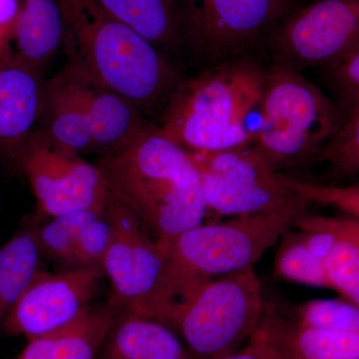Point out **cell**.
<instances>
[{"mask_svg": "<svg viewBox=\"0 0 359 359\" xmlns=\"http://www.w3.org/2000/svg\"><path fill=\"white\" fill-rule=\"evenodd\" d=\"M65 21V67L114 92L144 115L160 112L183 68L96 0H57Z\"/></svg>", "mask_w": 359, "mask_h": 359, "instance_id": "6da1fadb", "label": "cell"}, {"mask_svg": "<svg viewBox=\"0 0 359 359\" xmlns=\"http://www.w3.org/2000/svg\"><path fill=\"white\" fill-rule=\"evenodd\" d=\"M96 165L161 250L207 217L204 187L190 153L157 125L119 152L100 156Z\"/></svg>", "mask_w": 359, "mask_h": 359, "instance_id": "7a4b0ae2", "label": "cell"}, {"mask_svg": "<svg viewBox=\"0 0 359 359\" xmlns=\"http://www.w3.org/2000/svg\"><path fill=\"white\" fill-rule=\"evenodd\" d=\"M266 68L237 55L184 78L161 111L158 128L188 152H217L250 145V113L259 109Z\"/></svg>", "mask_w": 359, "mask_h": 359, "instance_id": "3957f363", "label": "cell"}, {"mask_svg": "<svg viewBox=\"0 0 359 359\" xmlns=\"http://www.w3.org/2000/svg\"><path fill=\"white\" fill-rule=\"evenodd\" d=\"M292 229L276 214L243 215L199 224L163 248L164 278L146 318L167 325L177 309L200 287L255 264Z\"/></svg>", "mask_w": 359, "mask_h": 359, "instance_id": "277c9868", "label": "cell"}, {"mask_svg": "<svg viewBox=\"0 0 359 359\" xmlns=\"http://www.w3.org/2000/svg\"><path fill=\"white\" fill-rule=\"evenodd\" d=\"M259 110L252 145L278 173L320 157L341 123V111L316 85L276 65L266 71Z\"/></svg>", "mask_w": 359, "mask_h": 359, "instance_id": "5b68a950", "label": "cell"}, {"mask_svg": "<svg viewBox=\"0 0 359 359\" xmlns=\"http://www.w3.org/2000/svg\"><path fill=\"white\" fill-rule=\"evenodd\" d=\"M263 287L255 266L221 276L196 290L172 314L193 359H219L235 353L263 321Z\"/></svg>", "mask_w": 359, "mask_h": 359, "instance_id": "8992f818", "label": "cell"}, {"mask_svg": "<svg viewBox=\"0 0 359 359\" xmlns=\"http://www.w3.org/2000/svg\"><path fill=\"white\" fill-rule=\"evenodd\" d=\"M199 171L207 216L276 214L292 223L308 204L252 144L217 152H189Z\"/></svg>", "mask_w": 359, "mask_h": 359, "instance_id": "52a82bcc", "label": "cell"}, {"mask_svg": "<svg viewBox=\"0 0 359 359\" xmlns=\"http://www.w3.org/2000/svg\"><path fill=\"white\" fill-rule=\"evenodd\" d=\"M14 165L29 181L39 210L46 216L105 212L111 190L102 171L81 155L58 147L39 129L26 142Z\"/></svg>", "mask_w": 359, "mask_h": 359, "instance_id": "ba28073f", "label": "cell"}, {"mask_svg": "<svg viewBox=\"0 0 359 359\" xmlns=\"http://www.w3.org/2000/svg\"><path fill=\"white\" fill-rule=\"evenodd\" d=\"M273 65L295 71L337 62L359 43V0L297 7L264 40Z\"/></svg>", "mask_w": 359, "mask_h": 359, "instance_id": "9c48e42d", "label": "cell"}, {"mask_svg": "<svg viewBox=\"0 0 359 359\" xmlns=\"http://www.w3.org/2000/svg\"><path fill=\"white\" fill-rule=\"evenodd\" d=\"M105 215L112 231L102 264L112 283L108 304L118 313L142 316L159 292L166 259L140 219L112 192Z\"/></svg>", "mask_w": 359, "mask_h": 359, "instance_id": "30bf717a", "label": "cell"}, {"mask_svg": "<svg viewBox=\"0 0 359 359\" xmlns=\"http://www.w3.org/2000/svg\"><path fill=\"white\" fill-rule=\"evenodd\" d=\"M196 57L215 63L247 53L294 9L297 0H193Z\"/></svg>", "mask_w": 359, "mask_h": 359, "instance_id": "8fae6325", "label": "cell"}, {"mask_svg": "<svg viewBox=\"0 0 359 359\" xmlns=\"http://www.w3.org/2000/svg\"><path fill=\"white\" fill-rule=\"evenodd\" d=\"M104 276L101 268L68 269L57 273L40 269L6 316L2 330L30 339L63 327L89 306Z\"/></svg>", "mask_w": 359, "mask_h": 359, "instance_id": "7c38bea8", "label": "cell"}, {"mask_svg": "<svg viewBox=\"0 0 359 359\" xmlns=\"http://www.w3.org/2000/svg\"><path fill=\"white\" fill-rule=\"evenodd\" d=\"M182 66L197 51V15L193 0H96Z\"/></svg>", "mask_w": 359, "mask_h": 359, "instance_id": "4fadbf2b", "label": "cell"}, {"mask_svg": "<svg viewBox=\"0 0 359 359\" xmlns=\"http://www.w3.org/2000/svg\"><path fill=\"white\" fill-rule=\"evenodd\" d=\"M0 39V156L14 164L39 125L44 82Z\"/></svg>", "mask_w": 359, "mask_h": 359, "instance_id": "5bb4252c", "label": "cell"}, {"mask_svg": "<svg viewBox=\"0 0 359 359\" xmlns=\"http://www.w3.org/2000/svg\"><path fill=\"white\" fill-rule=\"evenodd\" d=\"M39 124L40 131L58 147L79 155L93 153L84 81L79 74L65 67L44 82Z\"/></svg>", "mask_w": 359, "mask_h": 359, "instance_id": "9a60e30c", "label": "cell"}, {"mask_svg": "<svg viewBox=\"0 0 359 359\" xmlns=\"http://www.w3.org/2000/svg\"><path fill=\"white\" fill-rule=\"evenodd\" d=\"M119 313L108 304H90L63 327L28 339L15 359H99Z\"/></svg>", "mask_w": 359, "mask_h": 359, "instance_id": "2e32d148", "label": "cell"}, {"mask_svg": "<svg viewBox=\"0 0 359 359\" xmlns=\"http://www.w3.org/2000/svg\"><path fill=\"white\" fill-rule=\"evenodd\" d=\"M82 79L93 153L104 156L119 152L150 126L144 113L133 103L86 78Z\"/></svg>", "mask_w": 359, "mask_h": 359, "instance_id": "e0dca14e", "label": "cell"}, {"mask_svg": "<svg viewBox=\"0 0 359 359\" xmlns=\"http://www.w3.org/2000/svg\"><path fill=\"white\" fill-rule=\"evenodd\" d=\"M99 359H193L164 323L121 311L106 337Z\"/></svg>", "mask_w": 359, "mask_h": 359, "instance_id": "ac0fdd59", "label": "cell"}, {"mask_svg": "<svg viewBox=\"0 0 359 359\" xmlns=\"http://www.w3.org/2000/svg\"><path fill=\"white\" fill-rule=\"evenodd\" d=\"M11 39L16 56L42 76L63 47L65 21L57 0H20Z\"/></svg>", "mask_w": 359, "mask_h": 359, "instance_id": "d6986e66", "label": "cell"}, {"mask_svg": "<svg viewBox=\"0 0 359 359\" xmlns=\"http://www.w3.org/2000/svg\"><path fill=\"white\" fill-rule=\"evenodd\" d=\"M263 320L282 359H359V332L302 327L266 309Z\"/></svg>", "mask_w": 359, "mask_h": 359, "instance_id": "ffe728a7", "label": "cell"}, {"mask_svg": "<svg viewBox=\"0 0 359 359\" xmlns=\"http://www.w3.org/2000/svg\"><path fill=\"white\" fill-rule=\"evenodd\" d=\"M292 228L334 231L337 242L325 259L330 287L342 299L359 306V219L349 216H320L308 211L294 219Z\"/></svg>", "mask_w": 359, "mask_h": 359, "instance_id": "44dd1931", "label": "cell"}, {"mask_svg": "<svg viewBox=\"0 0 359 359\" xmlns=\"http://www.w3.org/2000/svg\"><path fill=\"white\" fill-rule=\"evenodd\" d=\"M36 226V219H26L0 248V327L41 269Z\"/></svg>", "mask_w": 359, "mask_h": 359, "instance_id": "7402d4cb", "label": "cell"}, {"mask_svg": "<svg viewBox=\"0 0 359 359\" xmlns=\"http://www.w3.org/2000/svg\"><path fill=\"white\" fill-rule=\"evenodd\" d=\"M273 273L276 278L309 287L332 290L325 262L304 244L301 231H289L280 238Z\"/></svg>", "mask_w": 359, "mask_h": 359, "instance_id": "603a6c76", "label": "cell"}, {"mask_svg": "<svg viewBox=\"0 0 359 359\" xmlns=\"http://www.w3.org/2000/svg\"><path fill=\"white\" fill-rule=\"evenodd\" d=\"M101 215L103 214L77 211L53 217L43 224L37 222V241L43 257L60 264L65 269H71L78 233L85 224Z\"/></svg>", "mask_w": 359, "mask_h": 359, "instance_id": "cb8c5ba5", "label": "cell"}, {"mask_svg": "<svg viewBox=\"0 0 359 359\" xmlns=\"http://www.w3.org/2000/svg\"><path fill=\"white\" fill-rule=\"evenodd\" d=\"M318 159L327 162L340 176L359 178V104L346 106L341 112L339 128Z\"/></svg>", "mask_w": 359, "mask_h": 359, "instance_id": "d4e9b609", "label": "cell"}, {"mask_svg": "<svg viewBox=\"0 0 359 359\" xmlns=\"http://www.w3.org/2000/svg\"><path fill=\"white\" fill-rule=\"evenodd\" d=\"M302 327L359 332V306L346 299H313L294 309Z\"/></svg>", "mask_w": 359, "mask_h": 359, "instance_id": "484cf974", "label": "cell"}, {"mask_svg": "<svg viewBox=\"0 0 359 359\" xmlns=\"http://www.w3.org/2000/svg\"><path fill=\"white\" fill-rule=\"evenodd\" d=\"M283 182L306 204L335 208L349 217L359 219V183L353 185H325L285 176Z\"/></svg>", "mask_w": 359, "mask_h": 359, "instance_id": "4316f807", "label": "cell"}, {"mask_svg": "<svg viewBox=\"0 0 359 359\" xmlns=\"http://www.w3.org/2000/svg\"><path fill=\"white\" fill-rule=\"evenodd\" d=\"M111 235V224L105 214L85 224L75 242L71 269H102L103 259L110 245Z\"/></svg>", "mask_w": 359, "mask_h": 359, "instance_id": "83f0119b", "label": "cell"}, {"mask_svg": "<svg viewBox=\"0 0 359 359\" xmlns=\"http://www.w3.org/2000/svg\"><path fill=\"white\" fill-rule=\"evenodd\" d=\"M330 78L344 106L359 104V43L337 62L328 66Z\"/></svg>", "mask_w": 359, "mask_h": 359, "instance_id": "f1b7e54d", "label": "cell"}, {"mask_svg": "<svg viewBox=\"0 0 359 359\" xmlns=\"http://www.w3.org/2000/svg\"><path fill=\"white\" fill-rule=\"evenodd\" d=\"M219 359H282L264 320L245 346Z\"/></svg>", "mask_w": 359, "mask_h": 359, "instance_id": "f546056e", "label": "cell"}, {"mask_svg": "<svg viewBox=\"0 0 359 359\" xmlns=\"http://www.w3.org/2000/svg\"><path fill=\"white\" fill-rule=\"evenodd\" d=\"M299 231H301L302 240L308 249L314 256L325 262L337 242V235L334 231L325 230V229Z\"/></svg>", "mask_w": 359, "mask_h": 359, "instance_id": "4dcf8cb0", "label": "cell"}, {"mask_svg": "<svg viewBox=\"0 0 359 359\" xmlns=\"http://www.w3.org/2000/svg\"><path fill=\"white\" fill-rule=\"evenodd\" d=\"M20 6V0H0V39L11 37Z\"/></svg>", "mask_w": 359, "mask_h": 359, "instance_id": "1f68e13d", "label": "cell"}]
</instances>
